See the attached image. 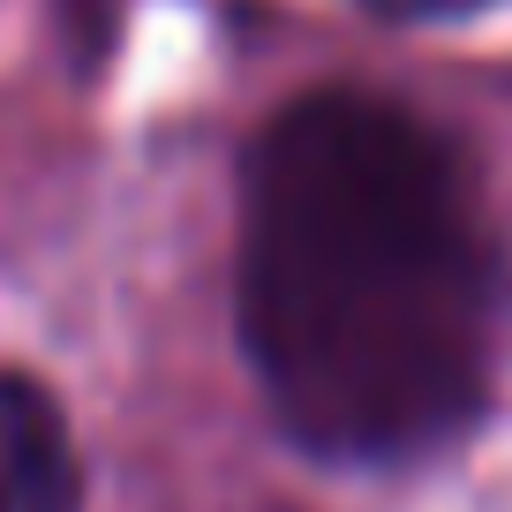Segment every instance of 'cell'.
I'll use <instances>...</instances> for the list:
<instances>
[{"mask_svg": "<svg viewBox=\"0 0 512 512\" xmlns=\"http://www.w3.org/2000/svg\"><path fill=\"white\" fill-rule=\"evenodd\" d=\"M234 324L279 430L339 467L467 437L497 384L505 279L475 174L384 91H309L241 159Z\"/></svg>", "mask_w": 512, "mask_h": 512, "instance_id": "obj_1", "label": "cell"}, {"mask_svg": "<svg viewBox=\"0 0 512 512\" xmlns=\"http://www.w3.org/2000/svg\"><path fill=\"white\" fill-rule=\"evenodd\" d=\"M0 512H83L68 415L23 369H0Z\"/></svg>", "mask_w": 512, "mask_h": 512, "instance_id": "obj_2", "label": "cell"}, {"mask_svg": "<svg viewBox=\"0 0 512 512\" xmlns=\"http://www.w3.org/2000/svg\"><path fill=\"white\" fill-rule=\"evenodd\" d=\"M121 8H128V0H68V23H76L83 61H91V53H106V38L121 31Z\"/></svg>", "mask_w": 512, "mask_h": 512, "instance_id": "obj_3", "label": "cell"}, {"mask_svg": "<svg viewBox=\"0 0 512 512\" xmlns=\"http://www.w3.org/2000/svg\"><path fill=\"white\" fill-rule=\"evenodd\" d=\"M384 16H460V8H490V0H369Z\"/></svg>", "mask_w": 512, "mask_h": 512, "instance_id": "obj_4", "label": "cell"}]
</instances>
